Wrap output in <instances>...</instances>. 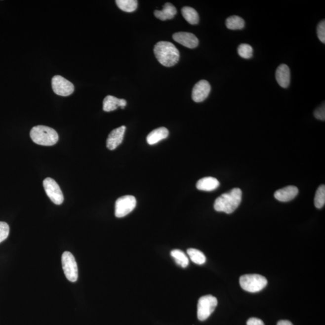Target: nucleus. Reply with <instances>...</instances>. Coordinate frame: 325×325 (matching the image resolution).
I'll list each match as a JSON object with an SVG mask.
<instances>
[{"instance_id": "obj_1", "label": "nucleus", "mask_w": 325, "mask_h": 325, "mask_svg": "<svg viewBox=\"0 0 325 325\" xmlns=\"http://www.w3.org/2000/svg\"><path fill=\"white\" fill-rule=\"evenodd\" d=\"M154 54L160 63L166 67L175 65L180 59V52L171 42L161 41L156 44Z\"/></svg>"}, {"instance_id": "obj_2", "label": "nucleus", "mask_w": 325, "mask_h": 325, "mask_svg": "<svg viewBox=\"0 0 325 325\" xmlns=\"http://www.w3.org/2000/svg\"><path fill=\"white\" fill-rule=\"evenodd\" d=\"M242 192L239 188L231 190L228 193L222 194L217 198L214 203V208L219 212L227 214L233 213L241 204Z\"/></svg>"}, {"instance_id": "obj_3", "label": "nucleus", "mask_w": 325, "mask_h": 325, "mask_svg": "<svg viewBox=\"0 0 325 325\" xmlns=\"http://www.w3.org/2000/svg\"><path fill=\"white\" fill-rule=\"evenodd\" d=\"M30 137L35 144L42 146H53L59 140L56 130L44 125L34 126L30 131Z\"/></svg>"}, {"instance_id": "obj_4", "label": "nucleus", "mask_w": 325, "mask_h": 325, "mask_svg": "<svg viewBox=\"0 0 325 325\" xmlns=\"http://www.w3.org/2000/svg\"><path fill=\"white\" fill-rule=\"evenodd\" d=\"M268 284L266 278L258 274L244 275L240 278V285L245 291L257 293Z\"/></svg>"}, {"instance_id": "obj_5", "label": "nucleus", "mask_w": 325, "mask_h": 325, "mask_svg": "<svg viewBox=\"0 0 325 325\" xmlns=\"http://www.w3.org/2000/svg\"><path fill=\"white\" fill-rule=\"evenodd\" d=\"M217 305V300L212 295L200 297L198 303L197 316L200 321H204L213 313Z\"/></svg>"}, {"instance_id": "obj_6", "label": "nucleus", "mask_w": 325, "mask_h": 325, "mask_svg": "<svg viewBox=\"0 0 325 325\" xmlns=\"http://www.w3.org/2000/svg\"><path fill=\"white\" fill-rule=\"evenodd\" d=\"M62 264L63 272L67 279L71 282H76L79 277L78 267L72 253L68 251L63 253Z\"/></svg>"}, {"instance_id": "obj_7", "label": "nucleus", "mask_w": 325, "mask_h": 325, "mask_svg": "<svg viewBox=\"0 0 325 325\" xmlns=\"http://www.w3.org/2000/svg\"><path fill=\"white\" fill-rule=\"evenodd\" d=\"M136 199L132 195H125L118 199L115 203V216L116 217H125L130 213L136 206Z\"/></svg>"}, {"instance_id": "obj_8", "label": "nucleus", "mask_w": 325, "mask_h": 325, "mask_svg": "<svg viewBox=\"0 0 325 325\" xmlns=\"http://www.w3.org/2000/svg\"><path fill=\"white\" fill-rule=\"evenodd\" d=\"M46 195L55 204L61 205L64 201L63 193L59 184L51 178H46L43 181Z\"/></svg>"}, {"instance_id": "obj_9", "label": "nucleus", "mask_w": 325, "mask_h": 325, "mask_svg": "<svg viewBox=\"0 0 325 325\" xmlns=\"http://www.w3.org/2000/svg\"><path fill=\"white\" fill-rule=\"evenodd\" d=\"M51 83L54 92L58 95L67 96L74 92V84L62 76H54L52 79Z\"/></svg>"}, {"instance_id": "obj_10", "label": "nucleus", "mask_w": 325, "mask_h": 325, "mask_svg": "<svg viewBox=\"0 0 325 325\" xmlns=\"http://www.w3.org/2000/svg\"><path fill=\"white\" fill-rule=\"evenodd\" d=\"M211 86L205 80L198 82L192 90V97L196 103H201L205 100L210 94Z\"/></svg>"}, {"instance_id": "obj_11", "label": "nucleus", "mask_w": 325, "mask_h": 325, "mask_svg": "<svg viewBox=\"0 0 325 325\" xmlns=\"http://www.w3.org/2000/svg\"><path fill=\"white\" fill-rule=\"evenodd\" d=\"M173 40L189 48L197 47L199 40L195 35L188 32H178L172 36Z\"/></svg>"}, {"instance_id": "obj_12", "label": "nucleus", "mask_w": 325, "mask_h": 325, "mask_svg": "<svg viewBox=\"0 0 325 325\" xmlns=\"http://www.w3.org/2000/svg\"><path fill=\"white\" fill-rule=\"evenodd\" d=\"M125 129V126H121L119 128L114 129L109 134L106 142L107 148L109 150H114L121 144L123 141Z\"/></svg>"}, {"instance_id": "obj_13", "label": "nucleus", "mask_w": 325, "mask_h": 325, "mask_svg": "<svg viewBox=\"0 0 325 325\" xmlns=\"http://www.w3.org/2000/svg\"><path fill=\"white\" fill-rule=\"evenodd\" d=\"M298 193V189L296 186H288L278 190L275 193L274 197L281 202H288L293 200Z\"/></svg>"}, {"instance_id": "obj_14", "label": "nucleus", "mask_w": 325, "mask_h": 325, "mask_svg": "<svg viewBox=\"0 0 325 325\" xmlns=\"http://www.w3.org/2000/svg\"><path fill=\"white\" fill-rule=\"evenodd\" d=\"M276 79L281 87H288L290 82V71L287 65L282 64L278 67L276 71Z\"/></svg>"}, {"instance_id": "obj_15", "label": "nucleus", "mask_w": 325, "mask_h": 325, "mask_svg": "<svg viewBox=\"0 0 325 325\" xmlns=\"http://www.w3.org/2000/svg\"><path fill=\"white\" fill-rule=\"evenodd\" d=\"M126 106V101L124 99H119L114 96H107L103 101L104 111L109 112L117 110L121 107L123 109Z\"/></svg>"}, {"instance_id": "obj_16", "label": "nucleus", "mask_w": 325, "mask_h": 325, "mask_svg": "<svg viewBox=\"0 0 325 325\" xmlns=\"http://www.w3.org/2000/svg\"><path fill=\"white\" fill-rule=\"evenodd\" d=\"M219 185V181L216 178L208 177L198 181L197 183V188L200 191L211 192L218 188Z\"/></svg>"}, {"instance_id": "obj_17", "label": "nucleus", "mask_w": 325, "mask_h": 325, "mask_svg": "<svg viewBox=\"0 0 325 325\" xmlns=\"http://www.w3.org/2000/svg\"><path fill=\"white\" fill-rule=\"evenodd\" d=\"M169 136V131L166 128L160 127L154 129L148 135L147 140L150 145L158 144L161 140L166 139Z\"/></svg>"}, {"instance_id": "obj_18", "label": "nucleus", "mask_w": 325, "mask_h": 325, "mask_svg": "<svg viewBox=\"0 0 325 325\" xmlns=\"http://www.w3.org/2000/svg\"><path fill=\"white\" fill-rule=\"evenodd\" d=\"M177 11L174 5L169 2H166L164 5L162 10L154 11V15L157 18L162 21L167 20V19H172L177 14Z\"/></svg>"}, {"instance_id": "obj_19", "label": "nucleus", "mask_w": 325, "mask_h": 325, "mask_svg": "<svg viewBox=\"0 0 325 325\" xmlns=\"http://www.w3.org/2000/svg\"><path fill=\"white\" fill-rule=\"evenodd\" d=\"M181 13L184 19L189 24L196 25L199 23V15L194 8L188 6L184 7L182 8Z\"/></svg>"}, {"instance_id": "obj_20", "label": "nucleus", "mask_w": 325, "mask_h": 325, "mask_svg": "<svg viewBox=\"0 0 325 325\" xmlns=\"http://www.w3.org/2000/svg\"><path fill=\"white\" fill-rule=\"evenodd\" d=\"M226 26L232 30L243 29L245 26L244 19L239 16H231L226 20Z\"/></svg>"}, {"instance_id": "obj_21", "label": "nucleus", "mask_w": 325, "mask_h": 325, "mask_svg": "<svg viewBox=\"0 0 325 325\" xmlns=\"http://www.w3.org/2000/svg\"><path fill=\"white\" fill-rule=\"evenodd\" d=\"M118 7L126 12H133L138 6V1L136 0H117Z\"/></svg>"}, {"instance_id": "obj_22", "label": "nucleus", "mask_w": 325, "mask_h": 325, "mask_svg": "<svg viewBox=\"0 0 325 325\" xmlns=\"http://www.w3.org/2000/svg\"><path fill=\"white\" fill-rule=\"evenodd\" d=\"M172 257L174 258L176 263L182 268H186L189 265V261L188 257L182 250L174 249L170 252Z\"/></svg>"}, {"instance_id": "obj_23", "label": "nucleus", "mask_w": 325, "mask_h": 325, "mask_svg": "<svg viewBox=\"0 0 325 325\" xmlns=\"http://www.w3.org/2000/svg\"><path fill=\"white\" fill-rule=\"evenodd\" d=\"M187 254L189 256L191 260L195 264H204L206 261V257L203 253L200 250L191 248L187 250Z\"/></svg>"}, {"instance_id": "obj_24", "label": "nucleus", "mask_w": 325, "mask_h": 325, "mask_svg": "<svg viewBox=\"0 0 325 325\" xmlns=\"http://www.w3.org/2000/svg\"><path fill=\"white\" fill-rule=\"evenodd\" d=\"M325 203V186L321 185L317 190L315 198V205L316 208H322Z\"/></svg>"}, {"instance_id": "obj_25", "label": "nucleus", "mask_w": 325, "mask_h": 325, "mask_svg": "<svg viewBox=\"0 0 325 325\" xmlns=\"http://www.w3.org/2000/svg\"><path fill=\"white\" fill-rule=\"evenodd\" d=\"M240 56L245 59H249L253 56V48L249 44L242 43L238 49Z\"/></svg>"}, {"instance_id": "obj_26", "label": "nucleus", "mask_w": 325, "mask_h": 325, "mask_svg": "<svg viewBox=\"0 0 325 325\" xmlns=\"http://www.w3.org/2000/svg\"><path fill=\"white\" fill-rule=\"evenodd\" d=\"M9 225L4 222H0V243L8 238L9 235Z\"/></svg>"}, {"instance_id": "obj_27", "label": "nucleus", "mask_w": 325, "mask_h": 325, "mask_svg": "<svg viewBox=\"0 0 325 325\" xmlns=\"http://www.w3.org/2000/svg\"><path fill=\"white\" fill-rule=\"evenodd\" d=\"M318 37L322 43H325V21H322L317 27Z\"/></svg>"}, {"instance_id": "obj_28", "label": "nucleus", "mask_w": 325, "mask_h": 325, "mask_svg": "<svg viewBox=\"0 0 325 325\" xmlns=\"http://www.w3.org/2000/svg\"><path fill=\"white\" fill-rule=\"evenodd\" d=\"M315 117L316 119L324 121L325 120V104L321 106L320 107H319L318 109L315 110V113H314Z\"/></svg>"}, {"instance_id": "obj_29", "label": "nucleus", "mask_w": 325, "mask_h": 325, "mask_svg": "<svg viewBox=\"0 0 325 325\" xmlns=\"http://www.w3.org/2000/svg\"><path fill=\"white\" fill-rule=\"evenodd\" d=\"M247 325H264V324L260 319L252 318L247 321Z\"/></svg>"}, {"instance_id": "obj_30", "label": "nucleus", "mask_w": 325, "mask_h": 325, "mask_svg": "<svg viewBox=\"0 0 325 325\" xmlns=\"http://www.w3.org/2000/svg\"><path fill=\"white\" fill-rule=\"evenodd\" d=\"M277 325H293L288 321H280L278 322Z\"/></svg>"}]
</instances>
